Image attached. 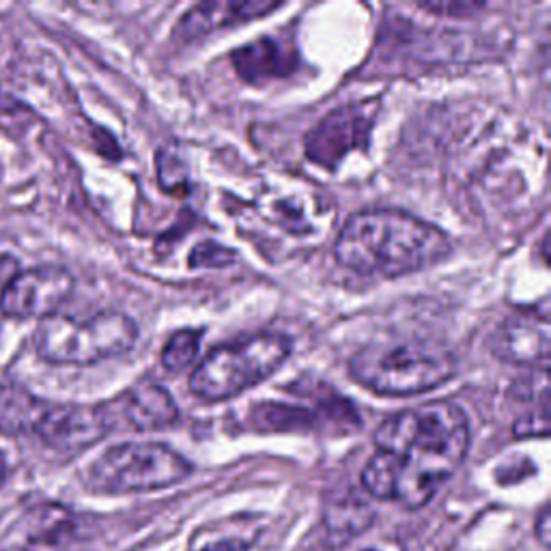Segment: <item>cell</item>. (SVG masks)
<instances>
[{"label":"cell","mask_w":551,"mask_h":551,"mask_svg":"<svg viewBox=\"0 0 551 551\" xmlns=\"http://www.w3.org/2000/svg\"><path fill=\"white\" fill-rule=\"evenodd\" d=\"M468 448L470 422L457 403L403 409L375 431V455L364 465L362 485L373 498L422 508L455 476Z\"/></svg>","instance_id":"cell-1"},{"label":"cell","mask_w":551,"mask_h":551,"mask_svg":"<svg viewBox=\"0 0 551 551\" xmlns=\"http://www.w3.org/2000/svg\"><path fill=\"white\" fill-rule=\"evenodd\" d=\"M450 250V237L435 224L399 209H366L345 222L334 257L362 276L399 278L429 270Z\"/></svg>","instance_id":"cell-2"},{"label":"cell","mask_w":551,"mask_h":551,"mask_svg":"<svg viewBox=\"0 0 551 551\" xmlns=\"http://www.w3.org/2000/svg\"><path fill=\"white\" fill-rule=\"evenodd\" d=\"M457 360L450 349L431 341L373 343L349 360V375L381 397H412L431 392L455 375Z\"/></svg>","instance_id":"cell-3"},{"label":"cell","mask_w":551,"mask_h":551,"mask_svg":"<svg viewBox=\"0 0 551 551\" xmlns=\"http://www.w3.org/2000/svg\"><path fill=\"white\" fill-rule=\"evenodd\" d=\"M291 353L282 334H257L211 349L190 375V392L203 401L233 399L272 377Z\"/></svg>","instance_id":"cell-4"},{"label":"cell","mask_w":551,"mask_h":551,"mask_svg":"<svg viewBox=\"0 0 551 551\" xmlns=\"http://www.w3.org/2000/svg\"><path fill=\"white\" fill-rule=\"evenodd\" d=\"M136 338L134 319L106 310L89 319L59 313L41 319L33 343L37 356L50 364L89 366L123 356L134 347Z\"/></svg>","instance_id":"cell-5"},{"label":"cell","mask_w":551,"mask_h":551,"mask_svg":"<svg viewBox=\"0 0 551 551\" xmlns=\"http://www.w3.org/2000/svg\"><path fill=\"white\" fill-rule=\"evenodd\" d=\"M192 474V463L164 444H117L104 450L84 483L102 493H145L173 487Z\"/></svg>","instance_id":"cell-6"},{"label":"cell","mask_w":551,"mask_h":551,"mask_svg":"<svg viewBox=\"0 0 551 551\" xmlns=\"http://www.w3.org/2000/svg\"><path fill=\"white\" fill-rule=\"evenodd\" d=\"M112 433L110 418L104 403L74 405L52 403L37 397L26 435H33L48 448L61 452H78L97 444Z\"/></svg>","instance_id":"cell-7"},{"label":"cell","mask_w":551,"mask_h":551,"mask_svg":"<svg viewBox=\"0 0 551 551\" xmlns=\"http://www.w3.org/2000/svg\"><path fill=\"white\" fill-rule=\"evenodd\" d=\"M74 287V274L61 265L28 267L9 282L0 313L11 319H48L72 298Z\"/></svg>","instance_id":"cell-8"},{"label":"cell","mask_w":551,"mask_h":551,"mask_svg":"<svg viewBox=\"0 0 551 551\" xmlns=\"http://www.w3.org/2000/svg\"><path fill=\"white\" fill-rule=\"evenodd\" d=\"M375 106L347 104L336 108L323 119L306 138L308 160L319 166L334 168L351 149H360L369 143Z\"/></svg>","instance_id":"cell-9"},{"label":"cell","mask_w":551,"mask_h":551,"mask_svg":"<svg viewBox=\"0 0 551 551\" xmlns=\"http://www.w3.org/2000/svg\"><path fill=\"white\" fill-rule=\"evenodd\" d=\"M112 431L119 425L136 431H158L177 422L179 409L173 394L155 381L143 379L130 386L119 397L104 403Z\"/></svg>","instance_id":"cell-10"},{"label":"cell","mask_w":551,"mask_h":551,"mask_svg":"<svg viewBox=\"0 0 551 551\" xmlns=\"http://www.w3.org/2000/svg\"><path fill=\"white\" fill-rule=\"evenodd\" d=\"M231 61L239 78L250 84H261L291 76L298 69L300 56L289 41L263 37L244 48H237L231 54Z\"/></svg>","instance_id":"cell-11"},{"label":"cell","mask_w":551,"mask_h":551,"mask_svg":"<svg viewBox=\"0 0 551 551\" xmlns=\"http://www.w3.org/2000/svg\"><path fill=\"white\" fill-rule=\"evenodd\" d=\"M280 9L274 0H218V3H201L190 9L181 18L177 35L194 39L203 37L220 28H231L235 24L250 22Z\"/></svg>","instance_id":"cell-12"},{"label":"cell","mask_w":551,"mask_h":551,"mask_svg":"<svg viewBox=\"0 0 551 551\" xmlns=\"http://www.w3.org/2000/svg\"><path fill=\"white\" fill-rule=\"evenodd\" d=\"M491 349L504 362L534 364L549 358V328L545 319L515 315L493 336Z\"/></svg>","instance_id":"cell-13"},{"label":"cell","mask_w":551,"mask_h":551,"mask_svg":"<svg viewBox=\"0 0 551 551\" xmlns=\"http://www.w3.org/2000/svg\"><path fill=\"white\" fill-rule=\"evenodd\" d=\"M259 519L233 517L201 528L192 536L188 551H248L261 539Z\"/></svg>","instance_id":"cell-14"},{"label":"cell","mask_w":551,"mask_h":551,"mask_svg":"<svg viewBox=\"0 0 551 551\" xmlns=\"http://www.w3.org/2000/svg\"><path fill=\"white\" fill-rule=\"evenodd\" d=\"M371 519H373V513H371L369 504L358 500V498H347V500L336 502L328 508V513H326L330 539L334 543L347 541V539H351V536H356L358 532L369 528Z\"/></svg>","instance_id":"cell-15"},{"label":"cell","mask_w":551,"mask_h":551,"mask_svg":"<svg viewBox=\"0 0 551 551\" xmlns=\"http://www.w3.org/2000/svg\"><path fill=\"white\" fill-rule=\"evenodd\" d=\"M201 336L203 330H179L175 332L162 351V364L166 371L171 373H181L190 369V364H194L196 356H199V347H201Z\"/></svg>","instance_id":"cell-16"},{"label":"cell","mask_w":551,"mask_h":551,"mask_svg":"<svg viewBox=\"0 0 551 551\" xmlns=\"http://www.w3.org/2000/svg\"><path fill=\"white\" fill-rule=\"evenodd\" d=\"M24 551H80L74 532H72V524H67V521H56L52 526L41 528L37 534H33L31 539H28Z\"/></svg>","instance_id":"cell-17"},{"label":"cell","mask_w":551,"mask_h":551,"mask_svg":"<svg viewBox=\"0 0 551 551\" xmlns=\"http://www.w3.org/2000/svg\"><path fill=\"white\" fill-rule=\"evenodd\" d=\"M233 261H235V254L231 250L207 242V244L196 246V250L192 252L190 265L192 267H222V265H229Z\"/></svg>","instance_id":"cell-18"},{"label":"cell","mask_w":551,"mask_h":551,"mask_svg":"<svg viewBox=\"0 0 551 551\" xmlns=\"http://www.w3.org/2000/svg\"><path fill=\"white\" fill-rule=\"evenodd\" d=\"M22 272V265L16 250H13L9 244L0 242V298H3L5 289L9 287V282L16 278Z\"/></svg>","instance_id":"cell-19"},{"label":"cell","mask_w":551,"mask_h":551,"mask_svg":"<svg viewBox=\"0 0 551 551\" xmlns=\"http://www.w3.org/2000/svg\"><path fill=\"white\" fill-rule=\"evenodd\" d=\"M422 9L433 11V13H457V18L468 16V13H478L483 9V5L478 3H444V5H435V3H422Z\"/></svg>","instance_id":"cell-20"},{"label":"cell","mask_w":551,"mask_h":551,"mask_svg":"<svg viewBox=\"0 0 551 551\" xmlns=\"http://www.w3.org/2000/svg\"><path fill=\"white\" fill-rule=\"evenodd\" d=\"M536 534H539V539H541L543 545L549 543V511H547V508L539 517V528H536Z\"/></svg>","instance_id":"cell-21"},{"label":"cell","mask_w":551,"mask_h":551,"mask_svg":"<svg viewBox=\"0 0 551 551\" xmlns=\"http://www.w3.org/2000/svg\"><path fill=\"white\" fill-rule=\"evenodd\" d=\"M5 480H7V461L3 457V452H0V487L5 485Z\"/></svg>","instance_id":"cell-22"},{"label":"cell","mask_w":551,"mask_h":551,"mask_svg":"<svg viewBox=\"0 0 551 551\" xmlns=\"http://www.w3.org/2000/svg\"><path fill=\"white\" fill-rule=\"evenodd\" d=\"M364 551H377V549H364Z\"/></svg>","instance_id":"cell-23"}]
</instances>
